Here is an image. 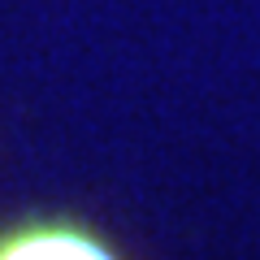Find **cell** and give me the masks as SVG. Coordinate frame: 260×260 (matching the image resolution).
Here are the masks:
<instances>
[{
	"label": "cell",
	"instance_id": "1",
	"mask_svg": "<svg viewBox=\"0 0 260 260\" xmlns=\"http://www.w3.org/2000/svg\"><path fill=\"white\" fill-rule=\"evenodd\" d=\"M0 260H126V256L91 221L44 213L0 225Z\"/></svg>",
	"mask_w": 260,
	"mask_h": 260
}]
</instances>
